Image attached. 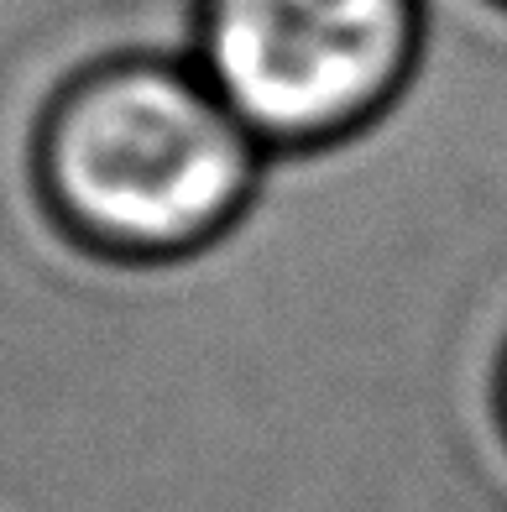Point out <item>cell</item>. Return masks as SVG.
Returning <instances> with one entry per match:
<instances>
[{
    "instance_id": "cell-1",
    "label": "cell",
    "mask_w": 507,
    "mask_h": 512,
    "mask_svg": "<svg viewBox=\"0 0 507 512\" xmlns=\"http://www.w3.org/2000/svg\"><path fill=\"white\" fill-rule=\"evenodd\" d=\"M37 183L74 241L121 262L210 246L257 183V136L210 79L110 63L68 84L37 131Z\"/></svg>"
},
{
    "instance_id": "cell-2",
    "label": "cell",
    "mask_w": 507,
    "mask_h": 512,
    "mask_svg": "<svg viewBox=\"0 0 507 512\" xmlns=\"http://www.w3.org/2000/svg\"><path fill=\"white\" fill-rule=\"evenodd\" d=\"M419 0H204V79L257 142L319 147L398 100Z\"/></svg>"
},
{
    "instance_id": "cell-3",
    "label": "cell",
    "mask_w": 507,
    "mask_h": 512,
    "mask_svg": "<svg viewBox=\"0 0 507 512\" xmlns=\"http://www.w3.org/2000/svg\"><path fill=\"white\" fill-rule=\"evenodd\" d=\"M497 403H502V424H507V356H502V377H497Z\"/></svg>"
}]
</instances>
